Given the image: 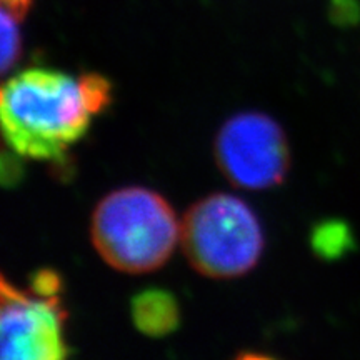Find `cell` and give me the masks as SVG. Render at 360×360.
I'll return each instance as SVG.
<instances>
[{"mask_svg": "<svg viewBox=\"0 0 360 360\" xmlns=\"http://www.w3.org/2000/svg\"><path fill=\"white\" fill-rule=\"evenodd\" d=\"M110 101L112 85L98 74L74 79L49 69L22 70L0 94L4 137L19 155L62 160Z\"/></svg>", "mask_w": 360, "mask_h": 360, "instance_id": "1", "label": "cell"}, {"mask_svg": "<svg viewBox=\"0 0 360 360\" xmlns=\"http://www.w3.org/2000/svg\"><path fill=\"white\" fill-rule=\"evenodd\" d=\"M90 233L96 250L110 267L146 274L162 267L172 255L180 224L160 193L125 187L98 202Z\"/></svg>", "mask_w": 360, "mask_h": 360, "instance_id": "2", "label": "cell"}, {"mask_svg": "<svg viewBox=\"0 0 360 360\" xmlns=\"http://www.w3.org/2000/svg\"><path fill=\"white\" fill-rule=\"evenodd\" d=\"M180 242L192 267L210 278L244 276L264 252L257 215L231 193L195 202L180 224Z\"/></svg>", "mask_w": 360, "mask_h": 360, "instance_id": "3", "label": "cell"}, {"mask_svg": "<svg viewBox=\"0 0 360 360\" xmlns=\"http://www.w3.org/2000/svg\"><path fill=\"white\" fill-rule=\"evenodd\" d=\"M219 169L236 187L265 191L281 186L290 167L289 142L281 125L260 112H242L215 139Z\"/></svg>", "mask_w": 360, "mask_h": 360, "instance_id": "4", "label": "cell"}, {"mask_svg": "<svg viewBox=\"0 0 360 360\" xmlns=\"http://www.w3.org/2000/svg\"><path fill=\"white\" fill-rule=\"evenodd\" d=\"M67 314L60 297L25 292L2 278V360H67Z\"/></svg>", "mask_w": 360, "mask_h": 360, "instance_id": "5", "label": "cell"}, {"mask_svg": "<svg viewBox=\"0 0 360 360\" xmlns=\"http://www.w3.org/2000/svg\"><path fill=\"white\" fill-rule=\"evenodd\" d=\"M134 326L147 337H165L174 334L180 326L179 302L172 292L147 289L139 292L130 304Z\"/></svg>", "mask_w": 360, "mask_h": 360, "instance_id": "6", "label": "cell"}, {"mask_svg": "<svg viewBox=\"0 0 360 360\" xmlns=\"http://www.w3.org/2000/svg\"><path fill=\"white\" fill-rule=\"evenodd\" d=\"M352 242L347 225L337 222V220H327V222L319 224L314 229L310 244L319 257L332 260L340 257L349 249Z\"/></svg>", "mask_w": 360, "mask_h": 360, "instance_id": "7", "label": "cell"}, {"mask_svg": "<svg viewBox=\"0 0 360 360\" xmlns=\"http://www.w3.org/2000/svg\"><path fill=\"white\" fill-rule=\"evenodd\" d=\"M19 17L2 7V70H11L17 64L22 51Z\"/></svg>", "mask_w": 360, "mask_h": 360, "instance_id": "8", "label": "cell"}, {"mask_svg": "<svg viewBox=\"0 0 360 360\" xmlns=\"http://www.w3.org/2000/svg\"><path fill=\"white\" fill-rule=\"evenodd\" d=\"M62 281L56 270L42 269L37 270L32 277V290L44 297H56L60 294Z\"/></svg>", "mask_w": 360, "mask_h": 360, "instance_id": "9", "label": "cell"}, {"mask_svg": "<svg viewBox=\"0 0 360 360\" xmlns=\"http://www.w3.org/2000/svg\"><path fill=\"white\" fill-rule=\"evenodd\" d=\"M4 7H7L12 13H15L19 19H24V15L29 11L32 0H2Z\"/></svg>", "mask_w": 360, "mask_h": 360, "instance_id": "10", "label": "cell"}, {"mask_svg": "<svg viewBox=\"0 0 360 360\" xmlns=\"http://www.w3.org/2000/svg\"><path fill=\"white\" fill-rule=\"evenodd\" d=\"M233 360H277L270 355L265 354H257V352H244V354H238Z\"/></svg>", "mask_w": 360, "mask_h": 360, "instance_id": "11", "label": "cell"}]
</instances>
